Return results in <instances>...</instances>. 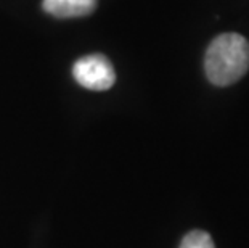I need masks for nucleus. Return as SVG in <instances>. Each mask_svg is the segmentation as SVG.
Returning a JSON list of instances; mask_svg holds the SVG:
<instances>
[{"label":"nucleus","mask_w":249,"mask_h":248,"mask_svg":"<svg viewBox=\"0 0 249 248\" xmlns=\"http://www.w3.org/2000/svg\"><path fill=\"white\" fill-rule=\"evenodd\" d=\"M248 70L249 42L241 34H220L209 44L204 57V71L214 86H231L240 81Z\"/></svg>","instance_id":"obj_1"},{"label":"nucleus","mask_w":249,"mask_h":248,"mask_svg":"<svg viewBox=\"0 0 249 248\" xmlns=\"http://www.w3.org/2000/svg\"><path fill=\"white\" fill-rule=\"evenodd\" d=\"M72 76L89 91H108L116 82V73L105 55H86L74 63Z\"/></svg>","instance_id":"obj_2"},{"label":"nucleus","mask_w":249,"mask_h":248,"mask_svg":"<svg viewBox=\"0 0 249 248\" xmlns=\"http://www.w3.org/2000/svg\"><path fill=\"white\" fill-rule=\"evenodd\" d=\"M42 7L56 18H77L92 13L97 0H44Z\"/></svg>","instance_id":"obj_3"},{"label":"nucleus","mask_w":249,"mask_h":248,"mask_svg":"<svg viewBox=\"0 0 249 248\" xmlns=\"http://www.w3.org/2000/svg\"><path fill=\"white\" fill-rule=\"evenodd\" d=\"M180 248H215L214 240L208 232L192 230L183 237Z\"/></svg>","instance_id":"obj_4"}]
</instances>
